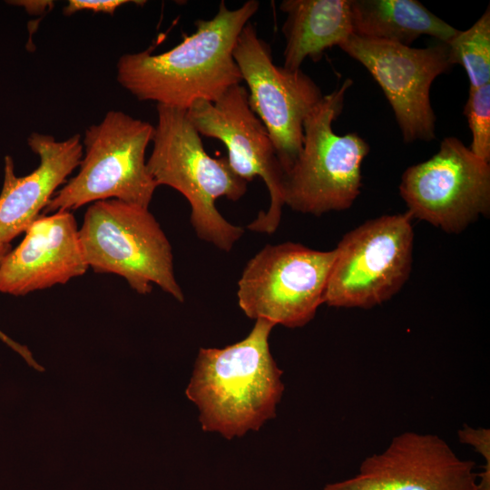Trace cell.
Listing matches in <instances>:
<instances>
[{
    "instance_id": "6da1fadb",
    "label": "cell",
    "mask_w": 490,
    "mask_h": 490,
    "mask_svg": "<svg viewBox=\"0 0 490 490\" xmlns=\"http://www.w3.org/2000/svg\"><path fill=\"white\" fill-rule=\"evenodd\" d=\"M259 7L258 1L249 0L230 10L221 1L212 18L197 20L196 30L169 51L122 54L117 63L118 83L140 101L181 110L198 101H217L242 82L233 49Z\"/></svg>"
},
{
    "instance_id": "7a4b0ae2",
    "label": "cell",
    "mask_w": 490,
    "mask_h": 490,
    "mask_svg": "<svg viewBox=\"0 0 490 490\" xmlns=\"http://www.w3.org/2000/svg\"><path fill=\"white\" fill-rule=\"evenodd\" d=\"M275 326L259 318L242 340L200 348L185 393L199 409L202 430L231 439L275 417L284 391L269 343Z\"/></svg>"
},
{
    "instance_id": "3957f363",
    "label": "cell",
    "mask_w": 490,
    "mask_h": 490,
    "mask_svg": "<svg viewBox=\"0 0 490 490\" xmlns=\"http://www.w3.org/2000/svg\"><path fill=\"white\" fill-rule=\"evenodd\" d=\"M152 151L146 162L157 185L181 193L191 205V222L198 238L229 252L244 230L229 222L217 210L216 201H239L247 181L231 169L227 157L212 158L186 110L157 105Z\"/></svg>"
},
{
    "instance_id": "277c9868",
    "label": "cell",
    "mask_w": 490,
    "mask_h": 490,
    "mask_svg": "<svg viewBox=\"0 0 490 490\" xmlns=\"http://www.w3.org/2000/svg\"><path fill=\"white\" fill-rule=\"evenodd\" d=\"M351 85L347 79L324 95L304 121L301 151L283 181L284 204L293 211L319 216L347 210L360 193L369 145L356 132L333 130Z\"/></svg>"
},
{
    "instance_id": "5b68a950",
    "label": "cell",
    "mask_w": 490,
    "mask_h": 490,
    "mask_svg": "<svg viewBox=\"0 0 490 490\" xmlns=\"http://www.w3.org/2000/svg\"><path fill=\"white\" fill-rule=\"evenodd\" d=\"M153 131L148 122L109 111L86 129L79 171L54 194L44 213L109 199L149 209L158 187L145 161Z\"/></svg>"
},
{
    "instance_id": "8992f818",
    "label": "cell",
    "mask_w": 490,
    "mask_h": 490,
    "mask_svg": "<svg viewBox=\"0 0 490 490\" xmlns=\"http://www.w3.org/2000/svg\"><path fill=\"white\" fill-rule=\"evenodd\" d=\"M79 237L93 271L122 277L140 295L149 294L155 284L184 301L174 275L171 243L149 209L115 199L93 202Z\"/></svg>"
},
{
    "instance_id": "52a82bcc",
    "label": "cell",
    "mask_w": 490,
    "mask_h": 490,
    "mask_svg": "<svg viewBox=\"0 0 490 490\" xmlns=\"http://www.w3.org/2000/svg\"><path fill=\"white\" fill-rule=\"evenodd\" d=\"M411 220L407 211L383 215L348 232L335 249L324 303L369 309L398 292L412 267Z\"/></svg>"
},
{
    "instance_id": "ba28073f",
    "label": "cell",
    "mask_w": 490,
    "mask_h": 490,
    "mask_svg": "<svg viewBox=\"0 0 490 490\" xmlns=\"http://www.w3.org/2000/svg\"><path fill=\"white\" fill-rule=\"evenodd\" d=\"M335 249L316 250L294 242L268 244L246 264L238 281V304L253 319L299 328L324 303Z\"/></svg>"
},
{
    "instance_id": "9c48e42d",
    "label": "cell",
    "mask_w": 490,
    "mask_h": 490,
    "mask_svg": "<svg viewBox=\"0 0 490 490\" xmlns=\"http://www.w3.org/2000/svg\"><path fill=\"white\" fill-rule=\"evenodd\" d=\"M399 193L412 219L458 233L489 214L490 164L446 137L436 154L405 171Z\"/></svg>"
},
{
    "instance_id": "30bf717a",
    "label": "cell",
    "mask_w": 490,
    "mask_h": 490,
    "mask_svg": "<svg viewBox=\"0 0 490 490\" xmlns=\"http://www.w3.org/2000/svg\"><path fill=\"white\" fill-rule=\"evenodd\" d=\"M232 54L247 83L250 106L267 129L285 175L301 151L304 121L324 95L300 69L276 65L270 44L250 22Z\"/></svg>"
},
{
    "instance_id": "8fae6325",
    "label": "cell",
    "mask_w": 490,
    "mask_h": 490,
    "mask_svg": "<svg viewBox=\"0 0 490 490\" xmlns=\"http://www.w3.org/2000/svg\"><path fill=\"white\" fill-rule=\"evenodd\" d=\"M338 47L365 66L381 87L405 142L435 139L430 88L453 67L446 43L414 48L351 34Z\"/></svg>"
},
{
    "instance_id": "7c38bea8",
    "label": "cell",
    "mask_w": 490,
    "mask_h": 490,
    "mask_svg": "<svg viewBox=\"0 0 490 490\" xmlns=\"http://www.w3.org/2000/svg\"><path fill=\"white\" fill-rule=\"evenodd\" d=\"M187 116L201 136L220 141L231 169L247 182L260 176L268 188L270 203L248 225L260 233H273L281 219L284 172L270 134L251 110L248 91L240 84L229 88L217 101H198Z\"/></svg>"
},
{
    "instance_id": "4fadbf2b",
    "label": "cell",
    "mask_w": 490,
    "mask_h": 490,
    "mask_svg": "<svg viewBox=\"0 0 490 490\" xmlns=\"http://www.w3.org/2000/svg\"><path fill=\"white\" fill-rule=\"evenodd\" d=\"M323 490H477V474L438 436L405 432L365 458L356 475Z\"/></svg>"
},
{
    "instance_id": "5bb4252c",
    "label": "cell",
    "mask_w": 490,
    "mask_h": 490,
    "mask_svg": "<svg viewBox=\"0 0 490 490\" xmlns=\"http://www.w3.org/2000/svg\"><path fill=\"white\" fill-rule=\"evenodd\" d=\"M24 233L0 264V292L24 296L64 284L89 268L71 211L41 214Z\"/></svg>"
},
{
    "instance_id": "9a60e30c",
    "label": "cell",
    "mask_w": 490,
    "mask_h": 490,
    "mask_svg": "<svg viewBox=\"0 0 490 490\" xmlns=\"http://www.w3.org/2000/svg\"><path fill=\"white\" fill-rule=\"evenodd\" d=\"M39 157V165L28 175L15 174L13 159L5 158V174L0 192V245L10 242L41 215L57 189L79 166L83 148L79 134L64 141L33 132L27 140Z\"/></svg>"
},
{
    "instance_id": "2e32d148",
    "label": "cell",
    "mask_w": 490,
    "mask_h": 490,
    "mask_svg": "<svg viewBox=\"0 0 490 490\" xmlns=\"http://www.w3.org/2000/svg\"><path fill=\"white\" fill-rule=\"evenodd\" d=\"M279 9L286 15L283 66L289 70L300 69L306 58L318 61L353 34L350 0H283Z\"/></svg>"
},
{
    "instance_id": "e0dca14e",
    "label": "cell",
    "mask_w": 490,
    "mask_h": 490,
    "mask_svg": "<svg viewBox=\"0 0 490 490\" xmlns=\"http://www.w3.org/2000/svg\"><path fill=\"white\" fill-rule=\"evenodd\" d=\"M353 34L410 46L421 35L447 43L459 30L416 0H350Z\"/></svg>"
},
{
    "instance_id": "ac0fdd59",
    "label": "cell",
    "mask_w": 490,
    "mask_h": 490,
    "mask_svg": "<svg viewBox=\"0 0 490 490\" xmlns=\"http://www.w3.org/2000/svg\"><path fill=\"white\" fill-rule=\"evenodd\" d=\"M451 64L465 69L470 88L490 83V10L489 6L467 30L446 43Z\"/></svg>"
},
{
    "instance_id": "d6986e66",
    "label": "cell",
    "mask_w": 490,
    "mask_h": 490,
    "mask_svg": "<svg viewBox=\"0 0 490 490\" xmlns=\"http://www.w3.org/2000/svg\"><path fill=\"white\" fill-rule=\"evenodd\" d=\"M471 131L472 142L469 149L480 159L490 162V83L469 88L464 107Z\"/></svg>"
},
{
    "instance_id": "ffe728a7",
    "label": "cell",
    "mask_w": 490,
    "mask_h": 490,
    "mask_svg": "<svg viewBox=\"0 0 490 490\" xmlns=\"http://www.w3.org/2000/svg\"><path fill=\"white\" fill-rule=\"evenodd\" d=\"M128 3L141 4L145 2L128 0H70L64 8V13L66 15H70L80 11H91L93 13L113 15L117 8Z\"/></svg>"
},
{
    "instance_id": "44dd1931",
    "label": "cell",
    "mask_w": 490,
    "mask_h": 490,
    "mask_svg": "<svg viewBox=\"0 0 490 490\" xmlns=\"http://www.w3.org/2000/svg\"><path fill=\"white\" fill-rule=\"evenodd\" d=\"M10 250H11V244L0 245V264L3 259L5 258V256ZM0 340L5 343L9 348H11L16 353H18L30 367H32L33 368L38 371H44V368L36 362V360L33 357V354L25 346H23L15 342L1 330H0Z\"/></svg>"
},
{
    "instance_id": "7402d4cb",
    "label": "cell",
    "mask_w": 490,
    "mask_h": 490,
    "mask_svg": "<svg viewBox=\"0 0 490 490\" xmlns=\"http://www.w3.org/2000/svg\"><path fill=\"white\" fill-rule=\"evenodd\" d=\"M13 3L24 6L31 14H40L53 4L51 1H16Z\"/></svg>"
}]
</instances>
